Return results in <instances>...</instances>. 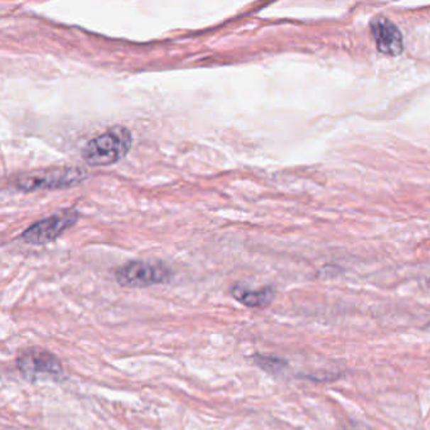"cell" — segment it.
Listing matches in <instances>:
<instances>
[{"label": "cell", "instance_id": "1", "mask_svg": "<svg viewBox=\"0 0 430 430\" xmlns=\"http://www.w3.org/2000/svg\"><path fill=\"white\" fill-rule=\"evenodd\" d=\"M133 136L124 126H114L91 139L84 148V159L91 165L104 167L119 162L131 150Z\"/></svg>", "mask_w": 430, "mask_h": 430}, {"label": "cell", "instance_id": "2", "mask_svg": "<svg viewBox=\"0 0 430 430\" xmlns=\"http://www.w3.org/2000/svg\"><path fill=\"white\" fill-rule=\"evenodd\" d=\"M86 170L81 168H53L28 173L18 178L17 186L23 191L37 189H62L74 187L85 180Z\"/></svg>", "mask_w": 430, "mask_h": 430}, {"label": "cell", "instance_id": "3", "mask_svg": "<svg viewBox=\"0 0 430 430\" xmlns=\"http://www.w3.org/2000/svg\"><path fill=\"white\" fill-rule=\"evenodd\" d=\"M170 270L163 264L149 261H131L115 272L118 283L123 287L145 288L170 282Z\"/></svg>", "mask_w": 430, "mask_h": 430}, {"label": "cell", "instance_id": "4", "mask_svg": "<svg viewBox=\"0 0 430 430\" xmlns=\"http://www.w3.org/2000/svg\"><path fill=\"white\" fill-rule=\"evenodd\" d=\"M18 368L23 377L28 381L61 380L63 366L51 352L42 348H31L18 358Z\"/></svg>", "mask_w": 430, "mask_h": 430}, {"label": "cell", "instance_id": "5", "mask_svg": "<svg viewBox=\"0 0 430 430\" xmlns=\"http://www.w3.org/2000/svg\"><path fill=\"white\" fill-rule=\"evenodd\" d=\"M79 215L75 212H63L37 221L23 232L22 240L31 245H45L53 243L67 228L74 226Z\"/></svg>", "mask_w": 430, "mask_h": 430}, {"label": "cell", "instance_id": "6", "mask_svg": "<svg viewBox=\"0 0 430 430\" xmlns=\"http://www.w3.org/2000/svg\"><path fill=\"white\" fill-rule=\"evenodd\" d=\"M377 50L385 55L397 56L402 51V35L391 21L377 18L371 24Z\"/></svg>", "mask_w": 430, "mask_h": 430}, {"label": "cell", "instance_id": "7", "mask_svg": "<svg viewBox=\"0 0 430 430\" xmlns=\"http://www.w3.org/2000/svg\"><path fill=\"white\" fill-rule=\"evenodd\" d=\"M231 293L235 299L248 307H265L274 299V290L272 288L249 289L241 284L233 285Z\"/></svg>", "mask_w": 430, "mask_h": 430}, {"label": "cell", "instance_id": "8", "mask_svg": "<svg viewBox=\"0 0 430 430\" xmlns=\"http://www.w3.org/2000/svg\"><path fill=\"white\" fill-rule=\"evenodd\" d=\"M254 360L256 365H259L263 370H265L268 373H272V374H277L287 366V363L279 357L258 355V356L254 357Z\"/></svg>", "mask_w": 430, "mask_h": 430}]
</instances>
